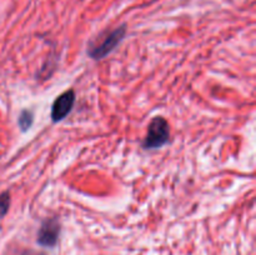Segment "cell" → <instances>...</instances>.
<instances>
[{
    "label": "cell",
    "mask_w": 256,
    "mask_h": 255,
    "mask_svg": "<svg viewBox=\"0 0 256 255\" xmlns=\"http://www.w3.org/2000/svg\"><path fill=\"white\" fill-rule=\"evenodd\" d=\"M10 205V195L9 192H2L0 195V219L4 216L5 214L8 212V209H9Z\"/></svg>",
    "instance_id": "8992f818"
},
{
    "label": "cell",
    "mask_w": 256,
    "mask_h": 255,
    "mask_svg": "<svg viewBox=\"0 0 256 255\" xmlns=\"http://www.w3.org/2000/svg\"><path fill=\"white\" fill-rule=\"evenodd\" d=\"M75 102V94L72 90H68V92H62L60 96H58L55 99V102H52V120L54 122H62V119L69 115V112H72V105Z\"/></svg>",
    "instance_id": "277c9868"
},
{
    "label": "cell",
    "mask_w": 256,
    "mask_h": 255,
    "mask_svg": "<svg viewBox=\"0 0 256 255\" xmlns=\"http://www.w3.org/2000/svg\"><path fill=\"white\" fill-rule=\"evenodd\" d=\"M32 122H34L32 112H30V110H22L19 116V126L22 129V132H25V130L29 129L32 126Z\"/></svg>",
    "instance_id": "5b68a950"
},
{
    "label": "cell",
    "mask_w": 256,
    "mask_h": 255,
    "mask_svg": "<svg viewBox=\"0 0 256 255\" xmlns=\"http://www.w3.org/2000/svg\"><path fill=\"white\" fill-rule=\"evenodd\" d=\"M170 129L169 124L162 116H155L152 120L148 129L146 138L142 142L144 149H158L169 142Z\"/></svg>",
    "instance_id": "7a4b0ae2"
},
{
    "label": "cell",
    "mask_w": 256,
    "mask_h": 255,
    "mask_svg": "<svg viewBox=\"0 0 256 255\" xmlns=\"http://www.w3.org/2000/svg\"><path fill=\"white\" fill-rule=\"evenodd\" d=\"M125 32H126L125 25H122V26L109 32L98 44L95 42L94 45H90V49L88 52L89 56L92 59L100 60L106 56V55H109L120 44V42L124 39Z\"/></svg>",
    "instance_id": "6da1fadb"
},
{
    "label": "cell",
    "mask_w": 256,
    "mask_h": 255,
    "mask_svg": "<svg viewBox=\"0 0 256 255\" xmlns=\"http://www.w3.org/2000/svg\"><path fill=\"white\" fill-rule=\"evenodd\" d=\"M60 235V224L58 219H46L42 222L38 232V242L42 246L52 248L56 245Z\"/></svg>",
    "instance_id": "3957f363"
}]
</instances>
